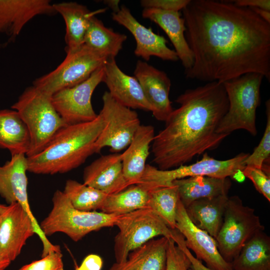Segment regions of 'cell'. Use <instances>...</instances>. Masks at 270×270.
<instances>
[{"label":"cell","mask_w":270,"mask_h":270,"mask_svg":"<svg viewBox=\"0 0 270 270\" xmlns=\"http://www.w3.org/2000/svg\"><path fill=\"white\" fill-rule=\"evenodd\" d=\"M194 63L187 78L224 82L248 73L270 79V24L230 0H193L182 10Z\"/></svg>","instance_id":"obj_1"},{"label":"cell","mask_w":270,"mask_h":270,"mask_svg":"<svg viewBox=\"0 0 270 270\" xmlns=\"http://www.w3.org/2000/svg\"><path fill=\"white\" fill-rule=\"evenodd\" d=\"M180 107L165 121L152 144L153 162L160 170L176 168L217 148L228 136L217 128L228 108L223 82L188 89L176 100Z\"/></svg>","instance_id":"obj_2"},{"label":"cell","mask_w":270,"mask_h":270,"mask_svg":"<svg viewBox=\"0 0 270 270\" xmlns=\"http://www.w3.org/2000/svg\"><path fill=\"white\" fill-rule=\"evenodd\" d=\"M104 123L99 114L94 120L67 125L38 154L27 157L28 171L54 174L70 171L95 153L94 144Z\"/></svg>","instance_id":"obj_3"},{"label":"cell","mask_w":270,"mask_h":270,"mask_svg":"<svg viewBox=\"0 0 270 270\" xmlns=\"http://www.w3.org/2000/svg\"><path fill=\"white\" fill-rule=\"evenodd\" d=\"M11 108L18 113L30 133L27 157L41 152L57 132L67 126L54 108L52 96L33 85L26 88Z\"/></svg>","instance_id":"obj_4"},{"label":"cell","mask_w":270,"mask_h":270,"mask_svg":"<svg viewBox=\"0 0 270 270\" xmlns=\"http://www.w3.org/2000/svg\"><path fill=\"white\" fill-rule=\"evenodd\" d=\"M264 78L260 74L248 73L223 82L228 108L217 133L229 135L242 129L253 136L257 134L256 112L260 104V88Z\"/></svg>","instance_id":"obj_5"},{"label":"cell","mask_w":270,"mask_h":270,"mask_svg":"<svg viewBox=\"0 0 270 270\" xmlns=\"http://www.w3.org/2000/svg\"><path fill=\"white\" fill-rule=\"evenodd\" d=\"M50 212L40 224L46 237L62 232L73 241L78 242L92 232L114 226L118 216L102 212L78 210L60 190L54 192Z\"/></svg>","instance_id":"obj_6"},{"label":"cell","mask_w":270,"mask_h":270,"mask_svg":"<svg viewBox=\"0 0 270 270\" xmlns=\"http://www.w3.org/2000/svg\"><path fill=\"white\" fill-rule=\"evenodd\" d=\"M115 226L119 230L114 246L116 263L124 262L131 251L157 236L174 240L176 232L148 208L118 216Z\"/></svg>","instance_id":"obj_7"},{"label":"cell","mask_w":270,"mask_h":270,"mask_svg":"<svg viewBox=\"0 0 270 270\" xmlns=\"http://www.w3.org/2000/svg\"><path fill=\"white\" fill-rule=\"evenodd\" d=\"M250 154L240 153L232 158L221 160L210 156L206 152L202 158L189 165H182L174 168L160 170L147 164L140 182L148 190L170 186L176 180L198 176L218 178L232 177L246 166L245 160Z\"/></svg>","instance_id":"obj_8"},{"label":"cell","mask_w":270,"mask_h":270,"mask_svg":"<svg viewBox=\"0 0 270 270\" xmlns=\"http://www.w3.org/2000/svg\"><path fill=\"white\" fill-rule=\"evenodd\" d=\"M262 230L264 227L254 210L244 206L237 196L228 197L222 224L215 238L220 254L231 263L246 243Z\"/></svg>","instance_id":"obj_9"},{"label":"cell","mask_w":270,"mask_h":270,"mask_svg":"<svg viewBox=\"0 0 270 270\" xmlns=\"http://www.w3.org/2000/svg\"><path fill=\"white\" fill-rule=\"evenodd\" d=\"M107 59L83 44L76 50L66 52L64 60L54 70L36 78L33 86L52 96L60 90L87 80Z\"/></svg>","instance_id":"obj_10"},{"label":"cell","mask_w":270,"mask_h":270,"mask_svg":"<svg viewBox=\"0 0 270 270\" xmlns=\"http://www.w3.org/2000/svg\"><path fill=\"white\" fill-rule=\"evenodd\" d=\"M102 108L100 114L104 126L94 144L95 153L104 147L118 153L130 144L141 125L137 112L114 99L108 92L102 97Z\"/></svg>","instance_id":"obj_11"},{"label":"cell","mask_w":270,"mask_h":270,"mask_svg":"<svg viewBox=\"0 0 270 270\" xmlns=\"http://www.w3.org/2000/svg\"><path fill=\"white\" fill-rule=\"evenodd\" d=\"M28 160L25 154L12 155L10 160L0 166V196L11 204H19L30 218L35 233L40 238L42 244V254L46 255L56 248L45 236L40 224L32 213L28 195Z\"/></svg>","instance_id":"obj_12"},{"label":"cell","mask_w":270,"mask_h":270,"mask_svg":"<svg viewBox=\"0 0 270 270\" xmlns=\"http://www.w3.org/2000/svg\"><path fill=\"white\" fill-rule=\"evenodd\" d=\"M104 75V64L86 80L52 96L54 108L66 125L90 122L96 118L98 114L92 108V96Z\"/></svg>","instance_id":"obj_13"},{"label":"cell","mask_w":270,"mask_h":270,"mask_svg":"<svg viewBox=\"0 0 270 270\" xmlns=\"http://www.w3.org/2000/svg\"><path fill=\"white\" fill-rule=\"evenodd\" d=\"M176 229L184 238L186 246L196 258L203 260L213 270H232L231 264L221 256L216 240L206 232L198 228L190 220L180 200L176 214Z\"/></svg>","instance_id":"obj_14"},{"label":"cell","mask_w":270,"mask_h":270,"mask_svg":"<svg viewBox=\"0 0 270 270\" xmlns=\"http://www.w3.org/2000/svg\"><path fill=\"white\" fill-rule=\"evenodd\" d=\"M112 18L126 28L134 36L136 42L134 51L136 56L146 61H148L152 56L164 60L176 62L178 60L174 50L167 46L166 40L154 33L150 28L142 24L126 6L122 5L118 12H112Z\"/></svg>","instance_id":"obj_15"},{"label":"cell","mask_w":270,"mask_h":270,"mask_svg":"<svg viewBox=\"0 0 270 270\" xmlns=\"http://www.w3.org/2000/svg\"><path fill=\"white\" fill-rule=\"evenodd\" d=\"M134 76L140 84L154 118L165 122L174 110L169 98V77L164 72L142 60L136 64Z\"/></svg>","instance_id":"obj_16"},{"label":"cell","mask_w":270,"mask_h":270,"mask_svg":"<svg viewBox=\"0 0 270 270\" xmlns=\"http://www.w3.org/2000/svg\"><path fill=\"white\" fill-rule=\"evenodd\" d=\"M34 232L33 224L18 203L8 205L0 223V254L12 262Z\"/></svg>","instance_id":"obj_17"},{"label":"cell","mask_w":270,"mask_h":270,"mask_svg":"<svg viewBox=\"0 0 270 270\" xmlns=\"http://www.w3.org/2000/svg\"><path fill=\"white\" fill-rule=\"evenodd\" d=\"M56 14L49 0H0V34L8 36L9 42L34 17Z\"/></svg>","instance_id":"obj_18"},{"label":"cell","mask_w":270,"mask_h":270,"mask_svg":"<svg viewBox=\"0 0 270 270\" xmlns=\"http://www.w3.org/2000/svg\"><path fill=\"white\" fill-rule=\"evenodd\" d=\"M102 82L106 84L111 96L121 104L131 109L151 112L138 80L123 72L115 58H108L104 64Z\"/></svg>","instance_id":"obj_19"},{"label":"cell","mask_w":270,"mask_h":270,"mask_svg":"<svg viewBox=\"0 0 270 270\" xmlns=\"http://www.w3.org/2000/svg\"><path fill=\"white\" fill-rule=\"evenodd\" d=\"M84 184L112 194L121 192L130 185L122 170V154L102 156L84 170Z\"/></svg>","instance_id":"obj_20"},{"label":"cell","mask_w":270,"mask_h":270,"mask_svg":"<svg viewBox=\"0 0 270 270\" xmlns=\"http://www.w3.org/2000/svg\"><path fill=\"white\" fill-rule=\"evenodd\" d=\"M142 15L144 18L152 20L163 30L174 46L185 70L190 68L194 63V56L185 36L184 20L180 12L143 8Z\"/></svg>","instance_id":"obj_21"},{"label":"cell","mask_w":270,"mask_h":270,"mask_svg":"<svg viewBox=\"0 0 270 270\" xmlns=\"http://www.w3.org/2000/svg\"><path fill=\"white\" fill-rule=\"evenodd\" d=\"M155 136L151 125H140L126 150L122 154L123 173L130 186L140 182Z\"/></svg>","instance_id":"obj_22"},{"label":"cell","mask_w":270,"mask_h":270,"mask_svg":"<svg viewBox=\"0 0 270 270\" xmlns=\"http://www.w3.org/2000/svg\"><path fill=\"white\" fill-rule=\"evenodd\" d=\"M53 6L65 22L66 52H72L84 44L91 18L106 10L102 8L92 12L86 6L72 2L54 4Z\"/></svg>","instance_id":"obj_23"},{"label":"cell","mask_w":270,"mask_h":270,"mask_svg":"<svg viewBox=\"0 0 270 270\" xmlns=\"http://www.w3.org/2000/svg\"><path fill=\"white\" fill-rule=\"evenodd\" d=\"M169 238L150 240L131 251L125 262L114 263L108 270H166Z\"/></svg>","instance_id":"obj_24"},{"label":"cell","mask_w":270,"mask_h":270,"mask_svg":"<svg viewBox=\"0 0 270 270\" xmlns=\"http://www.w3.org/2000/svg\"><path fill=\"white\" fill-rule=\"evenodd\" d=\"M172 184L176 186L180 200L184 208L198 200L228 195L232 186L228 178L203 176L176 180Z\"/></svg>","instance_id":"obj_25"},{"label":"cell","mask_w":270,"mask_h":270,"mask_svg":"<svg viewBox=\"0 0 270 270\" xmlns=\"http://www.w3.org/2000/svg\"><path fill=\"white\" fill-rule=\"evenodd\" d=\"M228 198L224 195L198 200L185 208L186 212L196 226L215 239L222 224Z\"/></svg>","instance_id":"obj_26"},{"label":"cell","mask_w":270,"mask_h":270,"mask_svg":"<svg viewBox=\"0 0 270 270\" xmlns=\"http://www.w3.org/2000/svg\"><path fill=\"white\" fill-rule=\"evenodd\" d=\"M30 138L28 128L14 110H0V148L8 149L12 155L28 152Z\"/></svg>","instance_id":"obj_27"},{"label":"cell","mask_w":270,"mask_h":270,"mask_svg":"<svg viewBox=\"0 0 270 270\" xmlns=\"http://www.w3.org/2000/svg\"><path fill=\"white\" fill-rule=\"evenodd\" d=\"M232 270H270V238L264 230L255 234L231 262Z\"/></svg>","instance_id":"obj_28"},{"label":"cell","mask_w":270,"mask_h":270,"mask_svg":"<svg viewBox=\"0 0 270 270\" xmlns=\"http://www.w3.org/2000/svg\"><path fill=\"white\" fill-rule=\"evenodd\" d=\"M127 36L104 26L96 16H92L84 36V44L106 58H114L122 49Z\"/></svg>","instance_id":"obj_29"},{"label":"cell","mask_w":270,"mask_h":270,"mask_svg":"<svg viewBox=\"0 0 270 270\" xmlns=\"http://www.w3.org/2000/svg\"><path fill=\"white\" fill-rule=\"evenodd\" d=\"M148 191L140 184H132L118 192L107 196L102 212L120 216L146 208Z\"/></svg>","instance_id":"obj_30"},{"label":"cell","mask_w":270,"mask_h":270,"mask_svg":"<svg viewBox=\"0 0 270 270\" xmlns=\"http://www.w3.org/2000/svg\"><path fill=\"white\" fill-rule=\"evenodd\" d=\"M148 208L152 210L172 230L176 229V214L180 200L178 188L172 186L148 190Z\"/></svg>","instance_id":"obj_31"},{"label":"cell","mask_w":270,"mask_h":270,"mask_svg":"<svg viewBox=\"0 0 270 270\" xmlns=\"http://www.w3.org/2000/svg\"><path fill=\"white\" fill-rule=\"evenodd\" d=\"M63 192L76 209L85 212L100 210L108 196L95 188L76 180H66Z\"/></svg>","instance_id":"obj_32"},{"label":"cell","mask_w":270,"mask_h":270,"mask_svg":"<svg viewBox=\"0 0 270 270\" xmlns=\"http://www.w3.org/2000/svg\"><path fill=\"white\" fill-rule=\"evenodd\" d=\"M266 128L258 146L253 152L245 160L246 166L262 168L263 164L270 160V102H266Z\"/></svg>","instance_id":"obj_33"},{"label":"cell","mask_w":270,"mask_h":270,"mask_svg":"<svg viewBox=\"0 0 270 270\" xmlns=\"http://www.w3.org/2000/svg\"><path fill=\"white\" fill-rule=\"evenodd\" d=\"M190 262L184 252L169 238L166 250V270H189Z\"/></svg>","instance_id":"obj_34"},{"label":"cell","mask_w":270,"mask_h":270,"mask_svg":"<svg viewBox=\"0 0 270 270\" xmlns=\"http://www.w3.org/2000/svg\"><path fill=\"white\" fill-rule=\"evenodd\" d=\"M242 172L245 177L252 182L256 189L270 202V172L262 168L250 166H246Z\"/></svg>","instance_id":"obj_35"},{"label":"cell","mask_w":270,"mask_h":270,"mask_svg":"<svg viewBox=\"0 0 270 270\" xmlns=\"http://www.w3.org/2000/svg\"><path fill=\"white\" fill-rule=\"evenodd\" d=\"M61 252L49 253L40 260L24 265L18 270H64Z\"/></svg>","instance_id":"obj_36"},{"label":"cell","mask_w":270,"mask_h":270,"mask_svg":"<svg viewBox=\"0 0 270 270\" xmlns=\"http://www.w3.org/2000/svg\"><path fill=\"white\" fill-rule=\"evenodd\" d=\"M190 0H142L140 4L144 8H156L167 11L182 10Z\"/></svg>","instance_id":"obj_37"},{"label":"cell","mask_w":270,"mask_h":270,"mask_svg":"<svg viewBox=\"0 0 270 270\" xmlns=\"http://www.w3.org/2000/svg\"><path fill=\"white\" fill-rule=\"evenodd\" d=\"M176 244L182 250L190 262L191 270H213L204 266L201 260L196 258L186 246L184 238L179 232L174 240Z\"/></svg>","instance_id":"obj_38"},{"label":"cell","mask_w":270,"mask_h":270,"mask_svg":"<svg viewBox=\"0 0 270 270\" xmlns=\"http://www.w3.org/2000/svg\"><path fill=\"white\" fill-rule=\"evenodd\" d=\"M103 266L102 258L96 254H90L82 260L76 270H101Z\"/></svg>","instance_id":"obj_39"},{"label":"cell","mask_w":270,"mask_h":270,"mask_svg":"<svg viewBox=\"0 0 270 270\" xmlns=\"http://www.w3.org/2000/svg\"><path fill=\"white\" fill-rule=\"evenodd\" d=\"M230 1L239 6L260 8L270 11V0H236Z\"/></svg>","instance_id":"obj_40"},{"label":"cell","mask_w":270,"mask_h":270,"mask_svg":"<svg viewBox=\"0 0 270 270\" xmlns=\"http://www.w3.org/2000/svg\"><path fill=\"white\" fill-rule=\"evenodd\" d=\"M250 8L260 18L270 24V11L260 8Z\"/></svg>","instance_id":"obj_41"},{"label":"cell","mask_w":270,"mask_h":270,"mask_svg":"<svg viewBox=\"0 0 270 270\" xmlns=\"http://www.w3.org/2000/svg\"><path fill=\"white\" fill-rule=\"evenodd\" d=\"M104 2L112 10V12H116L120 10V1L118 0H104Z\"/></svg>","instance_id":"obj_42"},{"label":"cell","mask_w":270,"mask_h":270,"mask_svg":"<svg viewBox=\"0 0 270 270\" xmlns=\"http://www.w3.org/2000/svg\"><path fill=\"white\" fill-rule=\"evenodd\" d=\"M10 261L3 258L0 254V270L6 269L10 264Z\"/></svg>","instance_id":"obj_43"},{"label":"cell","mask_w":270,"mask_h":270,"mask_svg":"<svg viewBox=\"0 0 270 270\" xmlns=\"http://www.w3.org/2000/svg\"><path fill=\"white\" fill-rule=\"evenodd\" d=\"M232 177L238 182H242L244 180L245 176H244L242 170H238L235 173Z\"/></svg>","instance_id":"obj_44"},{"label":"cell","mask_w":270,"mask_h":270,"mask_svg":"<svg viewBox=\"0 0 270 270\" xmlns=\"http://www.w3.org/2000/svg\"><path fill=\"white\" fill-rule=\"evenodd\" d=\"M8 206L0 204V214H4L8 208Z\"/></svg>","instance_id":"obj_45"},{"label":"cell","mask_w":270,"mask_h":270,"mask_svg":"<svg viewBox=\"0 0 270 270\" xmlns=\"http://www.w3.org/2000/svg\"><path fill=\"white\" fill-rule=\"evenodd\" d=\"M4 214H0V223L2 219Z\"/></svg>","instance_id":"obj_46"},{"label":"cell","mask_w":270,"mask_h":270,"mask_svg":"<svg viewBox=\"0 0 270 270\" xmlns=\"http://www.w3.org/2000/svg\"><path fill=\"white\" fill-rule=\"evenodd\" d=\"M189 270H191L190 268Z\"/></svg>","instance_id":"obj_47"}]
</instances>
